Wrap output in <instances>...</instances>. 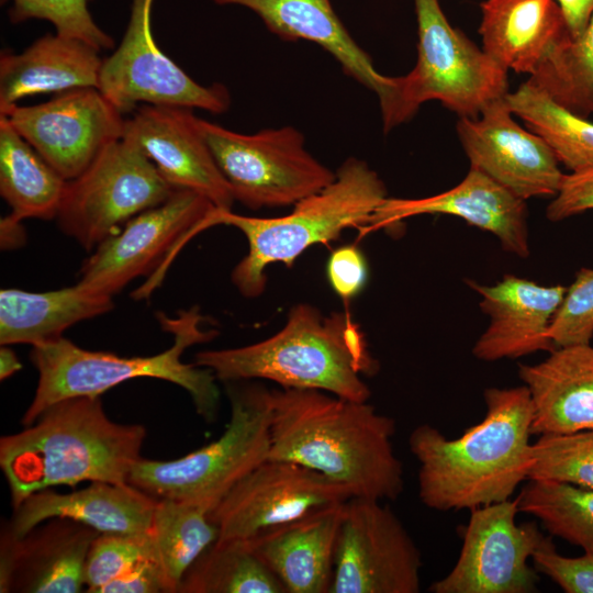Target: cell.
<instances>
[{
    "mask_svg": "<svg viewBox=\"0 0 593 593\" xmlns=\"http://www.w3.org/2000/svg\"><path fill=\"white\" fill-rule=\"evenodd\" d=\"M145 438L143 425L110 419L101 396L54 403L25 429L0 439V467L12 507L52 486L128 483Z\"/></svg>",
    "mask_w": 593,
    "mask_h": 593,
    "instance_id": "cell-3",
    "label": "cell"
},
{
    "mask_svg": "<svg viewBox=\"0 0 593 593\" xmlns=\"http://www.w3.org/2000/svg\"><path fill=\"white\" fill-rule=\"evenodd\" d=\"M99 534L64 517L47 519L21 537L4 530L0 546V592L85 591V562Z\"/></svg>",
    "mask_w": 593,
    "mask_h": 593,
    "instance_id": "cell-20",
    "label": "cell"
},
{
    "mask_svg": "<svg viewBox=\"0 0 593 593\" xmlns=\"http://www.w3.org/2000/svg\"><path fill=\"white\" fill-rule=\"evenodd\" d=\"M588 210H593V166L564 175L546 216L558 222Z\"/></svg>",
    "mask_w": 593,
    "mask_h": 593,
    "instance_id": "cell-41",
    "label": "cell"
},
{
    "mask_svg": "<svg viewBox=\"0 0 593 593\" xmlns=\"http://www.w3.org/2000/svg\"><path fill=\"white\" fill-rule=\"evenodd\" d=\"M421 552L381 501L350 497L343 508L329 593H417Z\"/></svg>",
    "mask_w": 593,
    "mask_h": 593,
    "instance_id": "cell-13",
    "label": "cell"
},
{
    "mask_svg": "<svg viewBox=\"0 0 593 593\" xmlns=\"http://www.w3.org/2000/svg\"><path fill=\"white\" fill-rule=\"evenodd\" d=\"M215 208L195 191L175 189L166 201L138 213L101 242L83 260L78 282L113 296L135 278L148 276L132 293L135 299L148 298L180 249L206 230Z\"/></svg>",
    "mask_w": 593,
    "mask_h": 593,
    "instance_id": "cell-9",
    "label": "cell"
},
{
    "mask_svg": "<svg viewBox=\"0 0 593 593\" xmlns=\"http://www.w3.org/2000/svg\"><path fill=\"white\" fill-rule=\"evenodd\" d=\"M113 296L77 282L46 292L0 291V344L41 345L68 327L112 310Z\"/></svg>",
    "mask_w": 593,
    "mask_h": 593,
    "instance_id": "cell-28",
    "label": "cell"
},
{
    "mask_svg": "<svg viewBox=\"0 0 593 593\" xmlns=\"http://www.w3.org/2000/svg\"><path fill=\"white\" fill-rule=\"evenodd\" d=\"M326 277L333 291L344 301H350L361 293L368 282L366 256L356 245L336 248L327 259Z\"/></svg>",
    "mask_w": 593,
    "mask_h": 593,
    "instance_id": "cell-40",
    "label": "cell"
},
{
    "mask_svg": "<svg viewBox=\"0 0 593 593\" xmlns=\"http://www.w3.org/2000/svg\"><path fill=\"white\" fill-rule=\"evenodd\" d=\"M198 127L234 200L251 210L295 204L336 177L292 126L242 134L198 118Z\"/></svg>",
    "mask_w": 593,
    "mask_h": 593,
    "instance_id": "cell-10",
    "label": "cell"
},
{
    "mask_svg": "<svg viewBox=\"0 0 593 593\" xmlns=\"http://www.w3.org/2000/svg\"><path fill=\"white\" fill-rule=\"evenodd\" d=\"M12 23L30 19L51 22L59 35L81 40L99 52L114 46L113 38L94 22L88 9L89 0H11Z\"/></svg>",
    "mask_w": 593,
    "mask_h": 593,
    "instance_id": "cell-37",
    "label": "cell"
},
{
    "mask_svg": "<svg viewBox=\"0 0 593 593\" xmlns=\"http://www.w3.org/2000/svg\"><path fill=\"white\" fill-rule=\"evenodd\" d=\"M518 377L532 398V434L593 429V345L557 347L539 363H521Z\"/></svg>",
    "mask_w": 593,
    "mask_h": 593,
    "instance_id": "cell-23",
    "label": "cell"
},
{
    "mask_svg": "<svg viewBox=\"0 0 593 593\" xmlns=\"http://www.w3.org/2000/svg\"><path fill=\"white\" fill-rule=\"evenodd\" d=\"M22 221H18L9 214L0 221L1 248L12 249L24 243L25 233Z\"/></svg>",
    "mask_w": 593,
    "mask_h": 593,
    "instance_id": "cell-44",
    "label": "cell"
},
{
    "mask_svg": "<svg viewBox=\"0 0 593 593\" xmlns=\"http://www.w3.org/2000/svg\"><path fill=\"white\" fill-rule=\"evenodd\" d=\"M414 5L416 64L404 76H387L378 96L385 133L427 101H439L459 118H477L508 92L507 70L450 24L439 0H414Z\"/></svg>",
    "mask_w": 593,
    "mask_h": 593,
    "instance_id": "cell-7",
    "label": "cell"
},
{
    "mask_svg": "<svg viewBox=\"0 0 593 593\" xmlns=\"http://www.w3.org/2000/svg\"><path fill=\"white\" fill-rule=\"evenodd\" d=\"M268 459L290 461L347 486L353 496L396 500L404 472L395 421L373 405L312 389H269Z\"/></svg>",
    "mask_w": 593,
    "mask_h": 593,
    "instance_id": "cell-1",
    "label": "cell"
},
{
    "mask_svg": "<svg viewBox=\"0 0 593 593\" xmlns=\"http://www.w3.org/2000/svg\"><path fill=\"white\" fill-rule=\"evenodd\" d=\"M514 116L504 97L477 118H459L456 130L470 167L525 201L555 197L566 175L557 156L544 138L522 127Z\"/></svg>",
    "mask_w": 593,
    "mask_h": 593,
    "instance_id": "cell-17",
    "label": "cell"
},
{
    "mask_svg": "<svg viewBox=\"0 0 593 593\" xmlns=\"http://www.w3.org/2000/svg\"><path fill=\"white\" fill-rule=\"evenodd\" d=\"M153 3L132 0L125 34L102 60L98 89L123 114L139 103L225 112L231 97L224 85L194 81L157 45L152 30Z\"/></svg>",
    "mask_w": 593,
    "mask_h": 593,
    "instance_id": "cell-12",
    "label": "cell"
},
{
    "mask_svg": "<svg viewBox=\"0 0 593 593\" xmlns=\"http://www.w3.org/2000/svg\"><path fill=\"white\" fill-rule=\"evenodd\" d=\"M572 37L580 36L593 14V0H556Z\"/></svg>",
    "mask_w": 593,
    "mask_h": 593,
    "instance_id": "cell-43",
    "label": "cell"
},
{
    "mask_svg": "<svg viewBox=\"0 0 593 593\" xmlns=\"http://www.w3.org/2000/svg\"><path fill=\"white\" fill-rule=\"evenodd\" d=\"M349 489L307 467L267 459L209 512L219 540L251 539L343 504Z\"/></svg>",
    "mask_w": 593,
    "mask_h": 593,
    "instance_id": "cell-15",
    "label": "cell"
},
{
    "mask_svg": "<svg viewBox=\"0 0 593 593\" xmlns=\"http://www.w3.org/2000/svg\"><path fill=\"white\" fill-rule=\"evenodd\" d=\"M345 503L248 539L287 593H329Z\"/></svg>",
    "mask_w": 593,
    "mask_h": 593,
    "instance_id": "cell-24",
    "label": "cell"
},
{
    "mask_svg": "<svg viewBox=\"0 0 593 593\" xmlns=\"http://www.w3.org/2000/svg\"><path fill=\"white\" fill-rule=\"evenodd\" d=\"M225 383L231 415L223 434L178 459L160 461L142 457L133 466L128 483L155 499L187 502L210 512L245 475L268 459L269 389L238 381Z\"/></svg>",
    "mask_w": 593,
    "mask_h": 593,
    "instance_id": "cell-8",
    "label": "cell"
},
{
    "mask_svg": "<svg viewBox=\"0 0 593 593\" xmlns=\"http://www.w3.org/2000/svg\"><path fill=\"white\" fill-rule=\"evenodd\" d=\"M484 418L457 438L422 424L409 437L419 463L418 496L428 508L472 510L510 500L528 480L533 403L526 385L488 388Z\"/></svg>",
    "mask_w": 593,
    "mask_h": 593,
    "instance_id": "cell-2",
    "label": "cell"
},
{
    "mask_svg": "<svg viewBox=\"0 0 593 593\" xmlns=\"http://www.w3.org/2000/svg\"><path fill=\"white\" fill-rule=\"evenodd\" d=\"M98 593H176L158 560H144Z\"/></svg>",
    "mask_w": 593,
    "mask_h": 593,
    "instance_id": "cell-42",
    "label": "cell"
},
{
    "mask_svg": "<svg viewBox=\"0 0 593 593\" xmlns=\"http://www.w3.org/2000/svg\"><path fill=\"white\" fill-rule=\"evenodd\" d=\"M518 511L540 521L551 535L593 555V489L553 480H528Z\"/></svg>",
    "mask_w": 593,
    "mask_h": 593,
    "instance_id": "cell-34",
    "label": "cell"
},
{
    "mask_svg": "<svg viewBox=\"0 0 593 593\" xmlns=\"http://www.w3.org/2000/svg\"><path fill=\"white\" fill-rule=\"evenodd\" d=\"M387 189L363 160L350 157L337 169L334 181L298 201L278 217H253L215 208L206 228L228 225L246 237L248 251L233 268L231 279L245 298H257L266 288V268L276 262L291 266L309 247L338 238L343 231L362 228Z\"/></svg>",
    "mask_w": 593,
    "mask_h": 593,
    "instance_id": "cell-6",
    "label": "cell"
},
{
    "mask_svg": "<svg viewBox=\"0 0 593 593\" xmlns=\"http://www.w3.org/2000/svg\"><path fill=\"white\" fill-rule=\"evenodd\" d=\"M178 593H287V590L248 539H217L189 568Z\"/></svg>",
    "mask_w": 593,
    "mask_h": 593,
    "instance_id": "cell-30",
    "label": "cell"
},
{
    "mask_svg": "<svg viewBox=\"0 0 593 593\" xmlns=\"http://www.w3.org/2000/svg\"><path fill=\"white\" fill-rule=\"evenodd\" d=\"M193 109L141 104L125 120L123 139L137 147L175 189L195 191L216 208L235 202L198 127Z\"/></svg>",
    "mask_w": 593,
    "mask_h": 593,
    "instance_id": "cell-18",
    "label": "cell"
},
{
    "mask_svg": "<svg viewBox=\"0 0 593 593\" xmlns=\"http://www.w3.org/2000/svg\"><path fill=\"white\" fill-rule=\"evenodd\" d=\"M532 454L528 480H553L593 489V429L540 435Z\"/></svg>",
    "mask_w": 593,
    "mask_h": 593,
    "instance_id": "cell-35",
    "label": "cell"
},
{
    "mask_svg": "<svg viewBox=\"0 0 593 593\" xmlns=\"http://www.w3.org/2000/svg\"><path fill=\"white\" fill-rule=\"evenodd\" d=\"M219 5H242L255 12L267 29L283 41H310L327 51L344 72L379 96L385 75L355 42L334 11L331 0H212Z\"/></svg>",
    "mask_w": 593,
    "mask_h": 593,
    "instance_id": "cell-27",
    "label": "cell"
},
{
    "mask_svg": "<svg viewBox=\"0 0 593 593\" xmlns=\"http://www.w3.org/2000/svg\"><path fill=\"white\" fill-rule=\"evenodd\" d=\"M209 512L198 505L171 499H157L150 533L157 557L167 578L178 588L201 553L220 536Z\"/></svg>",
    "mask_w": 593,
    "mask_h": 593,
    "instance_id": "cell-32",
    "label": "cell"
},
{
    "mask_svg": "<svg viewBox=\"0 0 593 593\" xmlns=\"http://www.w3.org/2000/svg\"><path fill=\"white\" fill-rule=\"evenodd\" d=\"M158 560L153 535L99 534L92 541L85 562V592L99 590L144 560Z\"/></svg>",
    "mask_w": 593,
    "mask_h": 593,
    "instance_id": "cell-36",
    "label": "cell"
},
{
    "mask_svg": "<svg viewBox=\"0 0 593 593\" xmlns=\"http://www.w3.org/2000/svg\"><path fill=\"white\" fill-rule=\"evenodd\" d=\"M90 44L59 34H46L21 54L0 57V109L43 93L99 87L102 66Z\"/></svg>",
    "mask_w": 593,
    "mask_h": 593,
    "instance_id": "cell-26",
    "label": "cell"
},
{
    "mask_svg": "<svg viewBox=\"0 0 593 593\" xmlns=\"http://www.w3.org/2000/svg\"><path fill=\"white\" fill-rule=\"evenodd\" d=\"M526 81L569 112L593 115V14L585 31L561 40Z\"/></svg>",
    "mask_w": 593,
    "mask_h": 593,
    "instance_id": "cell-33",
    "label": "cell"
},
{
    "mask_svg": "<svg viewBox=\"0 0 593 593\" xmlns=\"http://www.w3.org/2000/svg\"><path fill=\"white\" fill-rule=\"evenodd\" d=\"M174 190L137 147L121 138L67 180L55 219L65 235L91 250L138 213L166 201Z\"/></svg>",
    "mask_w": 593,
    "mask_h": 593,
    "instance_id": "cell-11",
    "label": "cell"
},
{
    "mask_svg": "<svg viewBox=\"0 0 593 593\" xmlns=\"http://www.w3.org/2000/svg\"><path fill=\"white\" fill-rule=\"evenodd\" d=\"M482 49L507 71L530 76L569 30L556 0H484Z\"/></svg>",
    "mask_w": 593,
    "mask_h": 593,
    "instance_id": "cell-25",
    "label": "cell"
},
{
    "mask_svg": "<svg viewBox=\"0 0 593 593\" xmlns=\"http://www.w3.org/2000/svg\"><path fill=\"white\" fill-rule=\"evenodd\" d=\"M468 284L481 296L480 307L490 318L472 348L477 359H515L557 348L548 332L566 287L542 286L513 275L493 286L472 280Z\"/></svg>",
    "mask_w": 593,
    "mask_h": 593,
    "instance_id": "cell-21",
    "label": "cell"
},
{
    "mask_svg": "<svg viewBox=\"0 0 593 593\" xmlns=\"http://www.w3.org/2000/svg\"><path fill=\"white\" fill-rule=\"evenodd\" d=\"M548 335L557 347L588 344L593 337V269L581 268L567 288Z\"/></svg>",
    "mask_w": 593,
    "mask_h": 593,
    "instance_id": "cell-38",
    "label": "cell"
},
{
    "mask_svg": "<svg viewBox=\"0 0 593 593\" xmlns=\"http://www.w3.org/2000/svg\"><path fill=\"white\" fill-rule=\"evenodd\" d=\"M165 331L175 336L174 345L157 355L122 357L81 348L65 337L32 346L30 360L37 370L34 398L22 417L29 426L51 405L78 396H100L107 390L136 378H155L175 383L191 396L205 421L215 418L220 391L216 378L206 368L182 361L186 348L205 343L215 331L201 327L204 320L197 307L176 318L159 316Z\"/></svg>",
    "mask_w": 593,
    "mask_h": 593,
    "instance_id": "cell-5",
    "label": "cell"
},
{
    "mask_svg": "<svg viewBox=\"0 0 593 593\" xmlns=\"http://www.w3.org/2000/svg\"><path fill=\"white\" fill-rule=\"evenodd\" d=\"M505 101L525 126L544 138L560 164L572 171L593 166V122L555 103L527 81Z\"/></svg>",
    "mask_w": 593,
    "mask_h": 593,
    "instance_id": "cell-31",
    "label": "cell"
},
{
    "mask_svg": "<svg viewBox=\"0 0 593 593\" xmlns=\"http://www.w3.org/2000/svg\"><path fill=\"white\" fill-rule=\"evenodd\" d=\"M0 115L66 180L121 139L125 127L123 113L94 87L67 90L36 105L12 104Z\"/></svg>",
    "mask_w": 593,
    "mask_h": 593,
    "instance_id": "cell-16",
    "label": "cell"
},
{
    "mask_svg": "<svg viewBox=\"0 0 593 593\" xmlns=\"http://www.w3.org/2000/svg\"><path fill=\"white\" fill-rule=\"evenodd\" d=\"M194 363L223 382L265 379L280 388L321 390L358 402L371 396L362 377L378 370L348 312L323 315L307 303L292 306L275 335L243 347L200 351Z\"/></svg>",
    "mask_w": 593,
    "mask_h": 593,
    "instance_id": "cell-4",
    "label": "cell"
},
{
    "mask_svg": "<svg viewBox=\"0 0 593 593\" xmlns=\"http://www.w3.org/2000/svg\"><path fill=\"white\" fill-rule=\"evenodd\" d=\"M22 369L15 353L8 347L1 345L0 349V379L5 380Z\"/></svg>",
    "mask_w": 593,
    "mask_h": 593,
    "instance_id": "cell-45",
    "label": "cell"
},
{
    "mask_svg": "<svg viewBox=\"0 0 593 593\" xmlns=\"http://www.w3.org/2000/svg\"><path fill=\"white\" fill-rule=\"evenodd\" d=\"M67 180L0 115V193L10 216L55 219Z\"/></svg>",
    "mask_w": 593,
    "mask_h": 593,
    "instance_id": "cell-29",
    "label": "cell"
},
{
    "mask_svg": "<svg viewBox=\"0 0 593 593\" xmlns=\"http://www.w3.org/2000/svg\"><path fill=\"white\" fill-rule=\"evenodd\" d=\"M423 214H447L493 234L503 249L521 258L528 257L529 234L526 201L470 167L454 188L426 198H385L374 210L361 235L394 228L403 220Z\"/></svg>",
    "mask_w": 593,
    "mask_h": 593,
    "instance_id": "cell-19",
    "label": "cell"
},
{
    "mask_svg": "<svg viewBox=\"0 0 593 593\" xmlns=\"http://www.w3.org/2000/svg\"><path fill=\"white\" fill-rule=\"evenodd\" d=\"M532 562L538 573L550 578L566 593H593V555L561 556L550 537L533 553Z\"/></svg>",
    "mask_w": 593,
    "mask_h": 593,
    "instance_id": "cell-39",
    "label": "cell"
},
{
    "mask_svg": "<svg viewBox=\"0 0 593 593\" xmlns=\"http://www.w3.org/2000/svg\"><path fill=\"white\" fill-rule=\"evenodd\" d=\"M156 501L131 483L97 481L69 493L47 489L31 494L13 508L4 530L21 537L47 519L64 517L100 534L146 533L152 527Z\"/></svg>",
    "mask_w": 593,
    "mask_h": 593,
    "instance_id": "cell-22",
    "label": "cell"
},
{
    "mask_svg": "<svg viewBox=\"0 0 593 593\" xmlns=\"http://www.w3.org/2000/svg\"><path fill=\"white\" fill-rule=\"evenodd\" d=\"M516 500L470 510L460 555L450 572L435 581L432 593H532L539 574L528 564L550 537L537 522L516 524Z\"/></svg>",
    "mask_w": 593,
    "mask_h": 593,
    "instance_id": "cell-14",
    "label": "cell"
}]
</instances>
